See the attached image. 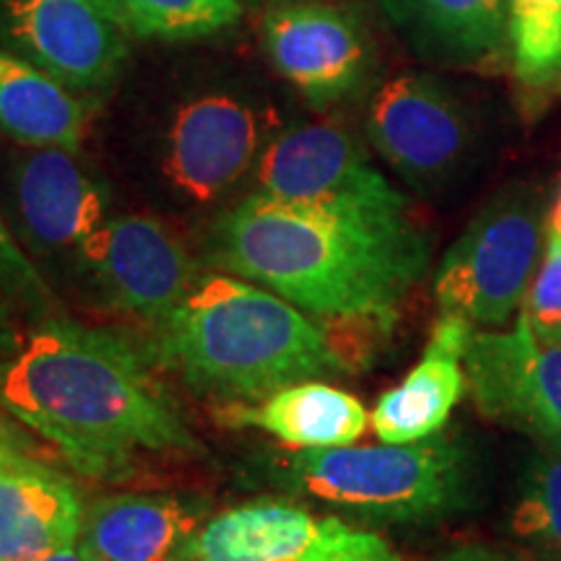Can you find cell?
Returning <instances> with one entry per match:
<instances>
[{
	"mask_svg": "<svg viewBox=\"0 0 561 561\" xmlns=\"http://www.w3.org/2000/svg\"><path fill=\"white\" fill-rule=\"evenodd\" d=\"M0 403L89 479H128L140 453L201 450L151 346L112 328L42 322L0 371Z\"/></svg>",
	"mask_w": 561,
	"mask_h": 561,
	"instance_id": "obj_1",
	"label": "cell"
},
{
	"mask_svg": "<svg viewBox=\"0 0 561 561\" xmlns=\"http://www.w3.org/2000/svg\"><path fill=\"white\" fill-rule=\"evenodd\" d=\"M221 268L261 284L314 320L398 318L430 248L413 229L371 224L250 193L214 229Z\"/></svg>",
	"mask_w": 561,
	"mask_h": 561,
	"instance_id": "obj_2",
	"label": "cell"
},
{
	"mask_svg": "<svg viewBox=\"0 0 561 561\" xmlns=\"http://www.w3.org/2000/svg\"><path fill=\"white\" fill-rule=\"evenodd\" d=\"M153 356L195 392L255 403L346 371L325 325L248 278L210 276L153 325Z\"/></svg>",
	"mask_w": 561,
	"mask_h": 561,
	"instance_id": "obj_3",
	"label": "cell"
},
{
	"mask_svg": "<svg viewBox=\"0 0 561 561\" xmlns=\"http://www.w3.org/2000/svg\"><path fill=\"white\" fill-rule=\"evenodd\" d=\"M276 462L286 489L371 523H437L473 510L481 494L479 458L460 434L297 450Z\"/></svg>",
	"mask_w": 561,
	"mask_h": 561,
	"instance_id": "obj_4",
	"label": "cell"
},
{
	"mask_svg": "<svg viewBox=\"0 0 561 561\" xmlns=\"http://www.w3.org/2000/svg\"><path fill=\"white\" fill-rule=\"evenodd\" d=\"M541 193L512 187L468 224L434 273L439 312L476 328H502L523 310L543 257Z\"/></svg>",
	"mask_w": 561,
	"mask_h": 561,
	"instance_id": "obj_5",
	"label": "cell"
},
{
	"mask_svg": "<svg viewBox=\"0 0 561 561\" xmlns=\"http://www.w3.org/2000/svg\"><path fill=\"white\" fill-rule=\"evenodd\" d=\"M255 191L371 224L413 229L409 201L371 167L367 151L335 123H301L278 130L255 164Z\"/></svg>",
	"mask_w": 561,
	"mask_h": 561,
	"instance_id": "obj_6",
	"label": "cell"
},
{
	"mask_svg": "<svg viewBox=\"0 0 561 561\" xmlns=\"http://www.w3.org/2000/svg\"><path fill=\"white\" fill-rule=\"evenodd\" d=\"M367 138L419 193H437L466 172L479 146L473 110L432 73H403L369 100Z\"/></svg>",
	"mask_w": 561,
	"mask_h": 561,
	"instance_id": "obj_7",
	"label": "cell"
},
{
	"mask_svg": "<svg viewBox=\"0 0 561 561\" xmlns=\"http://www.w3.org/2000/svg\"><path fill=\"white\" fill-rule=\"evenodd\" d=\"M268 112L248 91L208 83L174 104L161 136V178L193 203H214L255 170Z\"/></svg>",
	"mask_w": 561,
	"mask_h": 561,
	"instance_id": "obj_8",
	"label": "cell"
},
{
	"mask_svg": "<svg viewBox=\"0 0 561 561\" xmlns=\"http://www.w3.org/2000/svg\"><path fill=\"white\" fill-rule=\"evenodd\" d=\"M170 561H403L388 538L286 502H248L203 520Z\"/></svg>",
	"mask_w": 561,
	"mask_h": 561,
	"instance_id": "obj_9",
	"label": "cell"
},
{
	"mask_svg": "<svg viewBox=\"0 0 561 561\" xmlns=\"http://www.w3.org/2000/svg\"><path fill=\"white\" fill-rule=\"evenodd\" d=\"M462 369L483 416L561 447V339L538 333L520 310L510 331H473Z\"/></svg>",
	"mask_w": 561,
	"mask_h": 561,
	"instance_id": "obj_10",
	"label": "cell"
},
{
	"mask_svg": "<svg viewBox=\"0 0 561 561\" xmlns=\"http://www.w3.org/2000/svg\"><path fill=\"white\" fill-rule=\"evenodd\" d=\"M128 37L104 0H0V47L81 94L117 81Z\"/></svg>",
	"mask_w": 561,
	"mask_h": 561,
	"instance_id": "obj_11",
	"label": "cell"
},
{
	"mask_svg": "<svg viewBox=\"0 0 561 561\" xmlns=\"http://www.w3.org/2000/svg\"><path fill=\"white\" fill-rule=\"evenodd\" d=\"M263 50L312 107H331L367 87L375 47L362 19L320 0L278 3L263 16Z\"/></svg>",
	"mask_w": 561,
	"mask_h": 561,
	"instance_id": "obj_12",
	"label": "cell"
},
{
	"mask_svg": "<svg viewBox=\"0 0 561 561\" xmlns=\"http://www.w3.org/2000/svg\"><path fill=\"white\" fill-rule=\"evenodd\" d=\"M79 255L115 310L151 325L170 318L198 284L187 250L151 216H112Z\"/></svg>",
	"mask_w": 561,
	"mask_h": 561,
	"instance_id": "obj_13",
	"label": "cell"
},
{
	"mask_svg": "<svg viewBox=\"0 0 561 561\" xmlns=\"http://www.w3.org/2000/svg\"><path fill=\"white\" fill-rule=\"evenodd\" d=\"M5 187L13 229L42 255L79 250L110 219V187L76 151L24 146L11 161Z\"/></svg>",
	"mask_w": 561,
	"mask_h": 561,
	"instance_id": "obj_14",
	"label": "cell"
},
{
	"mask_svg": "<svg viewBox=\"0 0 561 561\" xmlns=\"http://www.w3.org/2000/svg\"><path fill=\"white\" fill-rule=\"evenodd\" d=\"M476 325L455 314L439 312L424 356L405 380L382 392L371 411L369 424L377 439L403 445L434 437L445 430L447 419L466 392V356Z\"/></svg>",
	"mask_w": 561,
	"mask_h": 561,
	"instance_id": "obj_15",
	"label": "cell"
},
{
	"mask_svg": "<svg viewBox=\"0 0 561 561\" xmlns=\"http://www.w3.org/2000/svg\"><path fill=\"white\" fill-rule=\"evenodd\" d=\"M214 419L234 430H263L294 450L356 445L369 426L359 398L325 382H297L255 403H221Z\"/></svg>",
	"mask_w": 561,
	"mask_h": 561,
	"instance_id": "obj_16",
	"label": "cell"
},
{
	"mask_svg": "<svg viewBox=\"0 0 561 561\" xmlns=\"http://www.w3.org/2000/svg\"><path fill=\"white\" fill-rule=\"evenodd\" d=\"M203 507L172 494H110L83 510L76 549L89 561H170Z\"/></svg>",
	"mask_w": 561,
	"mask_h": 561,
	"instance_id": "obj_17",
	"label": "cell"
},
{
	"mask_svg": "<svg viewBox=\"0 0 561 561\" xmlns=\"http://www.w3.org/2000/svg\"><path fill=\"white\" fill-rule=\"evenodd\" d=\"M83 520L79 491L30 458L0 468V561H32L73 546Z\"/></svg>",
	"mask_w": 561,
	"mask_h": 561,
	"instance_id": "obj_18",
	"label": "cell"
},
{
	"mask_svg": "<svg viewBox=\"0 0 561 561\" xmlns=\"http://www.w3.org/2000/svg\"><path fill=\"white\" fill-rule=\"evenodd\" d=\"M385 16L419 58L479 66L507 42V0H380Z\"/></svg>",
	"mask_w": 561,
	"mask_h": 561,
	"instance_id": "obj_19",
	"label": "cell"
},
{
	"mask_svg": "<svg viewBox=\"0 0 561 561\" xmlns=\"http://www.w3.org/2000/svg\"><path fill=\"white\" fill-rule=\"evenodd\" d=\"M91 107L81 91L0 47V133L26 149L81 151Z\"/></svg>",
	"mask_w": 561,
	"mask_h": 561,
	"instance_id": "obj_20",
	"label": "cell"
},
{
	"mask_svg": "<svg viewBox=\"0 0 561 561\" xmlns=\"http://www.w3.org/2000/svg\"><path fill=\"white\" fill-rule=\"evenodd\" d=\"M512 73L530 94L561 89V0H507Z\"/></svg>",
	"mask_w": 561,
	"mask_h": 561,
	"instance_id": "obj_21",
	"label": "cell"
},
{
	"mask_svg": "<svg viewBox=\"0 0 561 561\" xmlns=\"http://www.w3.org/2000/svg\"><path fill=\"white\" fill-rule=\"evenodd\" d=\"M130 37L203 39L237 24L240 0H104Z\"/></svg>",
	"mask_w": 561,
	"mask_h": 561,
	"instance_id": "obj_22",
	"label": "cell"
},
{
	"mask_svg": "<svg viewBox=\"0 0 561 561\" xmlns=\"http://www.w3.org/2000/svg\"><path fill=\"white\" fill-rule=\"evenodd\" d=\"M510 530L546 553H561V447L541 445L525 468Z\"/></svg>",
	"mask_w": 561,
	"mask_h": 561,
	"instance_id": "obj_23",
	"label": "cell"
},
{
	"mask_svg": "<svg viewBox=\"0 0 561 561\" xmlns=\"http://www.w3.org/2000/svg\"><path fill=\"white\" fill-rule=\"evenodd\" d=\"M0 294L34 312H47L53 307V294L45 278L34 268L3 214H0Z\"/></svg>",
	"mask_w": 561,
	"mask_h": 561,
	"instance_id": "obj_24",
	"label": "cell"
},
{
	"mask_svg": "<svg viewBox=\"0 0 561 561\" xmlns=\"http://www.w3.org/2000/svg\"><path fill=\"white\" fill-rule=\"evenodd\" d=\"M523 312L538 333L561 339V234L549 227L541 265L533 276Z\"/></svg>",
	"mask_w": 561,
	"mask_h": 561,
	"instance_id": "obj_25",
	"label": "cell"
},
{
	"mask_svg": "<svg viewBox=\"0 0 561 561\" xmlns=\"http://www.w3.org/2000/svg\"><path fill=\"white\" fill-rule=\"evenodd\" d=\"M430 561H533L525 551L517 549H500V546L489 543H468L458 549L439 553Z\"/></svg>",
	"mask_w": 561,
	"mask_h": 561,
	"instance_id": "obj_26",
	"label": "cell"
},
{
	"mask_svg": "<svg viewBox=\"0 0 561 561\" xmlns=\"http://www.w3.org/2000/svg\"><path fill=\"white\" fill-rule=\"evenodd\" d=\"M21 346H24V339H21L19 322L13 318L9 301L0 297V359L16 356Z\"/></svg>",
	"mask_w": 561,
	"mask_h": 561,
	"instance_id": "obj_27",
	"label": "cell"
},
{
	"mask_svg": "<svg viewBox=\"0 0 561 561\" xmlns=\"http://www.w3.org/2000/svg\"><path fill=\"white\" fill-rule=\"evenodd\" d=\"M32 561H89V559L83 557V553L76 549V543H73V546H66V549L50 551V553H45V557H37Z\"/></svg>",
	"mask_w": 561,
	"mask_h": 561,
	"instance_id": "obj_28",
	"label": "cell"
},
{
	"mask_svg": "<svg viewBox=\"0 0 561 561\" xmlns=\"http://www.w3.org/2000/svg\"><path fill=\"white\" fill-rule=\"evenodd\" d=\"M0 450H5V453H21L16 442H13V432H11V426L5 424V419H3V416H0Z\"/></svg>",
	"mask_w": 561,
	"mask_h": 561,
	"instance_id": "obj_29",
	"label": "cell"
},
{
	"mask_svg": "<svg viewBox=\"0 0 561 561\" xmlns=\"http://www.w3.org/2000/svg\"><path fill=\"white\" fill-rule=\"evenodd\" d=\"M549 229L561 234V191H559V198H557V203H553V210L549 216Z\"/></svg>",
	"mask_w": 561,
	"mask_h": 561,
	"instance_id": "obj_30",
	"label": "cell"
},
{
	"mask_svg": "<svg viewBox=\"0 0 561 561\" xmlns=\"http://www.w3.org/2000/svg\"><path fill=\"white\" fill-rule=\"evenodd\" d=\"M546 561H561V553H546Z\"/></svg>",
	"mask_w": 561,
	"mask_h": 561,
	"instance_id": "obj_31",
	"label": "cell"
}]
</instances>
